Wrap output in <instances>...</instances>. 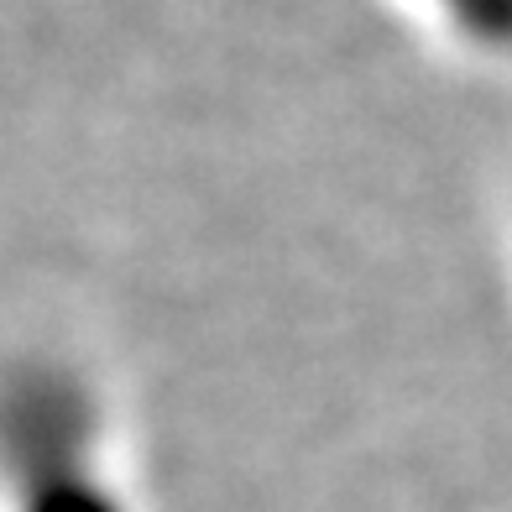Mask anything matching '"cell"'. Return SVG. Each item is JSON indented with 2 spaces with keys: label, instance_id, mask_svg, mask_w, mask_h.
I'll return each instance as SVG.
<instances>
[{
  "label": "cell",
  "instance_id": "cell-1",
  "mask_svg": "<svg viewBox=\"0 0 512 512\" xmlns=\"http://www.w3.org/2000/svg\"><path fill=\"white\" fill-rule=\"evenodd\" d=\"M11 512H136L100 418L48 377L11 408Z\"/></svg>",
  "mask_w": 512,
  "mask_h": 512
}]
</instances>
